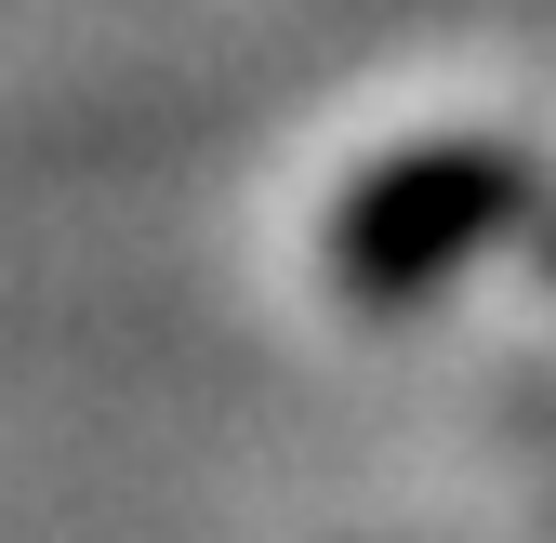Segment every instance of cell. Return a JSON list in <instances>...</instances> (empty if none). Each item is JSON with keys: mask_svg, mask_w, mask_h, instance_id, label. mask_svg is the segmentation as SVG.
Listing matches in <instances>:
<instances>
[{"mask_svg": "<svg viewBox=\"0 0 556 543\" xmlns=\"http://www.w3.org/2000/svg\"><path fill=\"white\" fill-rule=\"evenodd\" d=\"M477 213H504V173L491 160H410V173H384L371 199H358V279L371 292H397V279H438V265L477 239Z\"/></svg>", "mask_w": 556, "mask_h": 543, "instance_id": "obj_1", "label": "cell"}]
</instances>
